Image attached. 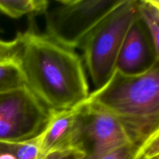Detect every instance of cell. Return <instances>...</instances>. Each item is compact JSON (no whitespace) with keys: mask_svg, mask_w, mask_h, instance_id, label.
Returning a JSON list of instances; mask_svg holds the SVG:
<instances>
[{"mask_svg":"<svg viewBox=\"0 0 159 159\" xmlns=\"http://www.w3.org/2000/svg\"><path fill=\"white\" fill-rule=\"evenodd\" d=\"M17 62L25 85L50 110H71L89 96L83 63L74 49L32 30L18 35Z\"/></svg>","mask_w":159,"mask_h":159,"instance_id":"cell-1","label":"cell"},{"mask_svg":"<svg viewBox=\"0 0 159 159\" xmlns=\"http://www.w3.org/2000/svg\"><path fill=\"white\" fill-rule=\"evenodd\" d=\"M84 102L117 119L138 147L159 127V62L134 75L115 71Z\"/></svg>","mask_w":159,"mask_h":159,"instance_id":"cell-2","label":"cell"},{"mask_svg":"<svg viewBox=\"0 0 159 159\" xmlns=\"http://www.w3.org/2000/svg\"><path fill=\"white\" fill-rule=\"evenodd\" d=\"M139 16V2L123 0L86 37L81 48L92 82L98 90L107 83L127 31Z\"/></svg>","mask_w":159,"mask_h":159,"instance_id":"cell-3","label":"cell"},{"mask_svg":"<svg viewBox=\"0 0 159 159\" xmlns=\"http://www.w3.org/2000/svg\"><path fill=\"white\" fill-rule=\"evenodd\" d=\"M123 0H61L45 12L47 35L75 49Z\"/></svg>","mask_w":159,"mask_h":159,"instance_id":"cell-4","label":"cell"},{"mask_svg":"<svg viewBox=\"0 0 159 159\" xmlns=\"http://www.w3.org/2000/svg\"><path fill=\"white\" fill-rule=\"evenodd\" d=\"M51 115L26 85L0 93V142L17 144L37 138Z\"/></svg>","mask_w":159,"mask_h":159,"instance_id":"cell-5","label":"cell"},{"mask_svg":"<svg viewBox=\"0 0 159 159\" xmlns=\"http://www.w3.org/2000/svg\"><path fill=\"white\" fill-rule=\"evenodd\" d=\"M128 144L134 143L117 119L85 102L81 104L71 147L82 151L84 159H99Z\"/></svg>","mask_w":159,"mask_h":159,"instance_id":"cell-6","label":"cell"},{"mask_svg":"<svg viewBox=\"0 0 159 159\" xmlns=\"http://www.w3.org/2000/svg\"><path fill=\"white\" fill-rule=\"evenodd\" d=\"M155 61L153 44L139 14L127 31L115 71L125 75H134L148 70Z\"/></svg>","mask_w":159,"mask_h":159,"instance_id":"cell-7","label":"cell"},{"mask_svg":"<svg viewBox=\"0 0 159 159\" xmlns=\"http://www.w3.org/2000/svg\"><path fill=\"white\" fill-rule=\"evenodd\" d=\"M79 107L71 110H51L44 129L36 138L41 158L52 151L71 147V137Z\"/></svg>","mask_w":159,"mask_h":159,"instance_id":"cell-8","label":"cell"},{"mask_svg":"<svg viewBox=\"0 0 159 159\" xmlns=\"http://www.w3.org/2000/svg\"><path fill=\"white\" fill-rule=\"evenodd\" d=\"M47 0H0V12L10 18L45 13L48 9Z\"/></svg>","mask_w":159,"mask_h":159,"instance_id":"cell-9","label":"cell"},{"mask_svg":"<svg viewBox=\"0 0 159 159\" xmlns=\"http://www.w3.org/2000/svg\"><path fill=\"white\" fill-rule=\"evenodd\" d=\"M25 85L24 79L17 61L0 63V93Z\"/></svg>","mask_w":159,"mask_h":159,"instance_id":"cell-10","label":"cell"},{"mask_svg":"<svg viewBox=\"0 0 159 159\" xmlns=\"http://www.w3.org/2000/svg\"><path fill=\"white\" fill-rule=\"evenodd\" d=\"M157 158H159V127L137 148L134 155V159Z\"/></svg>","mask_w":159,"mask_h":159,"instance_id":"cell-11","label":"cell"},{"mask_svg":"<svg viewBox=\"0 0 159 159\" xmlns=\"http://www.w3.org/2000/svg\"><path fill=\"white\" fill-rule=\"evenodd\" d=\"M139 14L150 35L155 51V61L159 62V26L151 16L144 1H139Z\"/></svg>","mask_w":159,"mask_h":159,"instance_id":"cell-12","label":"cell"},{"mask_svg":"<svg viewBox=\"0 0 159 159\" xmlns=\"http://www.w3.org/2000/svg\"><path fill=\"white\" fill-rule=\"evenodd\" d=\"M12 154L17 159H41L40 148L36 138L16 144Z\"/></svg>","mask_w":159,"mask_h":159,"instance_id":"cell-13","label":"cell"},{"mask_svg":"<svg viewBox=\"0 0 159 159\" xmlns=\"http://www.w3.org/2000/svg\"><path fill=\"white\" fill-rule=\"evenodd\" d=\"M20 41L18 36L10 41H4L0 39V63L17 61Z\"/></svg>","mask_w":159,"mask_h":159,"instance_id":"cell-14","label":"cell"},{"mask_svg":"<svg viewBox=\"0 0 159 159\" xmlns=\"http://www.w3.org/2000/svg\"><path fill=\"white\" fill-rule=\"evenodd\" d=\"M85 155L75 148L57 149L47 154L41 159H84Z\"/></svg>","mask_w":159,"mask_h":159,"instance_id":"cell-15","label":"cell"},{"mask_svg":"<svg viewBox=\"0 0 159 159\" xmlns=\"http://www.w3.org/2000/svg\"><path fill=\"white\" fill-rule=\"evenodd\" d=\"M137 146L134 144H128L120 148L116 149L99 159H134Z\"/></svg>","mask_w":159,"mask_h":159,"instance_id":"cell-16","label":"cell"},{"mask_svg":"<svg viewBox=\"0 0 159 159\" xmlns=\"http://www.w3.org/2000/svg\"><path fill=\"white\" fill-rule=\"evenodd\" d=\"M144 2L146 4V6H147L149 12H150L152 17L153 18V20L155 21V23H156L157 24H158V26H159V11L158 9H155V8H154L153 6H151L150 4H148V3L146 2V0Z\"/></svg>","mask_w":159,"mask_h":159,"instance_id":"cell-17","label":"cell"},{"mask_svg":"<svg viewBox=\"0 0 159 159\" xmlns=\"http://www.w3.org/2000/svg\"><path fill=\"white\" fill-rule=\"evenodd\" d=\"M16 144H9V143L0 142V154L4 152H12L15 148Z\"/></svg>","mask_w":159,"mask_h":159,"instance_id":"cell-18","label":"cell"},{"mask_svg":"<svg viewBox=\"0 0 159 159\" xmlns=\"http://www.w3.org/2000/svg\"><path fill=\"white\" fill-rule=\"evenodd\" d=\"M0 159H17L12 152H4L0 154Z\"/></svg>","mask_w":159,"mask_h":159,"instance_id":"cell-19","label":"cell"},{"mask_svg":"<svg viewBox=\"0 0 159 159\" xmlns=\"http://www.w3.org/2000/svg\"><path fill=\"white\" fill-rule=\"evenodd\" d=\"M155 159H159V158H155Z\"/></svg>","mask_w":159,"mask_h":159,"instance_id":"cell-20","label":"cell"}]
</instances>
